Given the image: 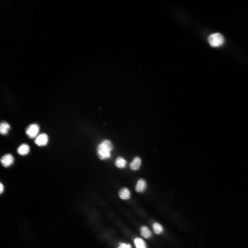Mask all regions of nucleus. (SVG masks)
Wrapping results in <instances>:
<instances>
[{
	"mask_svg": "<svg viewBox=\"0 0 248 248\" xmlns=\"http://www.w3.org/2000/svg\"><path fill=\"white\" fill-rule=\"evenodd\" d=\"M113 149V144L110 141L103 140L97 147V156L100 160H107L111 157V152Z\"/></svg>",
	"mask_w": 248,
	"mask_h": 248,
	"instance_id": "f257e3e1",
	"label": "nucleus"
},
{
	"mask_svg": "<svg viewBox=\"0 0 248 248\" xmlns=\"http://www.w3.org/2000/svg\"><path fill=\"white\" fill-rule=\"evenodd\" d=\"M119 196L122 200H128L131 196L130 191L127 187L122 188L119 191Z\"/></svg>",
	"mask_w": 248,
	"mask_h": 248,
	"instance_id": "6e6552de",
	"label": "nucleus"
},
{
	"mask_svg": "<svg viewBox=\"0 0 248 248\" xmlns=\"http://www.w3.org/2000/svg\"><path fill=\"white\" fill-rule=\"evenodd\" d=\"M10 129V125L6 121H2L0 124V132L2 135H6Z\"/></svg>",
	"mask_w": 248,
	"mask_h": 248,
	"instance_id": "9b49d317",
	"label": "nucleus"
},
{
	"mask_svg": "<svg viewBox=\"0 0 248 248\" xmlns=\"http://www.w3.org/2000/svg\"><path fill=\"white\" fill-rule=\"evenodd\" d=\"M134 242L136 248H147L146 242L141 238L138 237L135 238Z\"/></svg>",
	"mask_w": 248,
	"mask_h": 248,
	"instance_id": "ddd939ff",
	"label": "nucleus"
},
{
	"mask_svg": "<svg viewBox=\"0 0 248 248\" xmlns=\"http://www.w3.org/2000/svg\"><path fill=\"white\" fill-rule=\"evenodd\" d=\"M14 161V159L12 154H7L2 157L1 162L5 167H8L12 165Z\"/></svg>",
	"mask_w": 248,
	"mask_h": 248,
	"instance_id": "39448f33",
	"label": "nucleus"
},
{
	"mask_svg": "<svg viewBox=\"0 0 248 248\" xmlns=\"http://www.w3.org/2000/svg\"><path fill=\"white\" fill-rule=\"evenodd\" d=\"M152 228L154 232L157 235L161 234L163 231L162 226L159 223H154L152 225Z\"/></svg>",
	"mask_w": 248,
	"mask_h": 248,
	"instance_id": "4468645a",
	"label": "nucleus"
},
{
	"mask_svg": "<svg viewBox=\"0 0 248 248\" xmlns=\"http://www.w3.org/2000/svg\"><path fill=\"white\" fill-rule=\"evenodd\" d=\"M0 192H1V194L3 192L4 190V187L3 184H2V183H1V185H0Z\"/></svg>",
	"mask_w": 248,
	"mask_h": 248,
	"instance_id": "dca6fc26",
	"label": "nucleus"
},
{
	"mask_svg": "<svg viewBox=\"0 0 248 248\" xmlns=\"http://www.w3.org/2000/svg\"><path fill=\"white\" fill-rule=\"evenodd\" d=\"M118 248H132V247L131 245L130 244L122 243L120 244V246Z\"/></svg>",
	"mask_w": 248,
	"mask_h": 248,
	"instance_id": "2eb2a0df",
	"label": "nucleus"
},
{
	"mask_svg": "<svg viewBox=\"0 0 248 248\" xmlns=\"http://www.w3.org/2000/svg\"><path fill=\"white\" fill-rule=\"evenodd\" d=\"M17 152L21 156H25L28 154L30 151V147L26 144H22L18 147Z\"/></svg>",
	"mask_w": 248,
	"mask_h": 248,
	"instance_id": "9d476101",
	"label": "nucleus"
},
{
	"mask_svg": "<svg viewBox=\"0 0 248 248\" xmlns=\"http://www.w3.org/2000/svg\"><path fill=\"white\" fill-rule=\"evenodd\" d=\"M147 186L145 180L141 179L138 181L135 188V191L138 193H142L145 191Z\"/></svg>",
	"mask_w": 248,
	"mask_h": 248,
	"instance_id": "0eeeda50",
	"label": "nucleus"
},
{
	"mask_svg": "<svg viewBox=\"0 0 248 248\" xmlns=\"http://www.w3.org/2000/svg\"><path fill=\"white\" fill-rule=\"evenodd\" d=\"M141 235L144 238L148 239L152 235L151 231L146 226H143L140 228Z\"/></svg>",
	"mask_w": 248,
	"mask_h": 248,
	"instance_id": "1a4fd4ad",
	"label": "nucleus"
},
{
	"mask_svg": "<svg viewBox=\"0 0 248 248\" xmlns=\"http://www.w3.org/2000/svg\"><path fill=\"white\" fill-rule=\"evenodd\" d=\"M141 164V160L140 157H135L130 163L129 167L133 171H137L139 169Z\"/></svg>",
	"mask_w": 248,
	"mask_h": 248,
	"instance_id": "423d86ee",
	"label": "nucleus"
},
{
	"mask_svg": "<svg viewBox=\"0 0 248 248\" xmlns=\"http://www.w3.org/2000/svg\"><path fill=\"white\" fill-rule=\"evenodd\" d=\"M208 42L212 47H217L222 46L224 42V38L220 33L212 34L209 36Z\"/></svg>",
	"mask_w": 248,
	"mask_h": 248,
	"instance_id": "f03ea898",
	"label": "nucleus"
},
{
	"mask_svg": "<svg viewBox=\"0 0 248 248\" xmlns=\"http://www.w3.org/2000/svg\"><path fill=\"white\" fill-rule=\"evenodd\" d=\"M48 142V137L45 133H43L38 135L35 138V143L37 146H44L47 145Z\"/></svg>",
	"mask_w": 248,
	"mask_h": 248,
	"instance_id": "20e7f679",
	"label": "nucleus"
},
{
	"mask_svg": "<svg viewBox=\"0 0 248 248\" xmlns=\"http://www.w3.org/2000/svg\"><path fill=\"white\" fill-rule=\"evenodd\" d=\"M127 161L124 157L119 156L115 160V165L116 167L120 168H123L126 167Z\"/></svg>",
	"mask_w": 248,
	"mask_h": 248,
	"instance_id": "f8f14e48",
	"label": "nucleus"
},
{
	"mask_svg": "<svg viewBox=\"0 0 248 248\" xmlns=\"http://www.w3.org/2000/svg\"><path fill=\"white\" fill-rule=\"evenodd\" d=\"M40 128L39 125L36 124H30L27 127L26 130V133L28 137L31 139L36 138L39 134Z\"/></svg>",
	"mask_w": 248,
	"mask_h": 248,
	"instance_id": "7ed1b4c3",
	"label": "nucleus"
}]
</instances>
